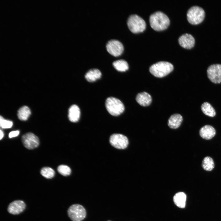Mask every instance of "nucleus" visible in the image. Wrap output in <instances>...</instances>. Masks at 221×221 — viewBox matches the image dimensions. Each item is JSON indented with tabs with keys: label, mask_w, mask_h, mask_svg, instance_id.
Instances as JSON below:
<instances>
[{
	"label": "nucleus",
	"mask_w": 221,
	"mask_h": 221,
	"mask_svg": "<svg viewBox=\"0 0 221 221\" xmlns=\"http://www.w3.org/2000/svg\"><path fill=\"white\" fill-rule=\"evenodd\" d=\"M149 21L152 28L157 31L165 29L170 24V20L168 16L159 11L154 13L150 16Z\"/></svg>",
	"instance_id": "1"
},
{
	"label": "nucleus",
	"mask_w": 221,
	"mask_h": 221,
	"mask_svg": "<svg viewBox=\"0 0 221 221\" xmlns=\"http://www.w3.org/2000/svg\"><path fill=\"white\" fill-rule=\"evenodd\" d=\"M173 69V66L171 63L166 61H160L151 66L149 70L154 76L162 78L170 73Z\"/></svg>",
	"instance_id": "2"
},
{
	"label": "nucleus",
	"mask_w": 221,
	"mask_h": 221,
	"mask_svg": "<svg viewBox=\"0 0 221 221\" xmlns=\"http://www.w3.org/2000/svg\"><path fill=\"white\" fill-rule=\"evenodd\" d=\"M105 107L108 112L114 116L121 114L125 109L122 102L118 99L113 97H110L107 99Z\"/></svg>",
	"instance_id": "3"
},
{
	"label": "nucleus",
	"mask_w": 221,
	"mask_h": 221,
	"mask_svg": "<svg viewBox=\"0 0 221 221\" xmlns=\"http://www.w3.org/2000/svg\"><path fill=\"white\" fill-rule=\"evenodd\" d=\"M205 12L201 7L195 6L190 7L187 13L188 22L193 25H197L201 23L204 20Z\"/></svg>",
	"instance_id": "4"
},
{
	"label": "nucleus",
	"mask_w": 221,
	"mask_h": 221,
	"mask_svg": "<svg viewBox=\"0 0 221 221\" xmlns=\"http://www.w3.org/2000/svg\"><path fill=\"white\" fill-rule=\"evenodd\" d=\"M127 25L130 30L134 33L143 32L146 26L144 20L136 14L131 15L129 17Z\"/></svg>",
	"instance_id": "5"
},
{
	"label": "nucleus",
	"mask_w": 221,
	"mask_h": 221,
	"mask_svg": "<svg viewBox=\"0 0 221 221\" xmlns=\"http://www.w3.org/2000/svg\"><path fill=\"white\" fill-rule=\"evenodd\" d=\"M68 214L73 221H82L86 217V212L85 208L81 205L75 204L68 208Z\"/></svg>",
	"instance_id": "6"
},
{
	"label": "nucleus",
	"mask_w": 221,
	"mask_h": 221,
	"mask_svg": "<svg viewBox=\"0 0 221 221\" xmlns=\"http://www.w3.org/2000/svg\"><path fill=\"white\" fill-rule=\"evenodd\" d=\"M207 77L209 79L215 83L221 82V64L211 65L207 70Z\"/></svg>",
	"instance_id": "7"
},
{
	"label": "nucleus",
	"mask_w": 221,
	"mask_h": 221,
	"mask_svg": "<svg viewBox=\"0 0 221 221\" xmlns=\"http://www.w3.org/2000/svg\"><path fill=\"white\" fill-rule=\"evenodd\" d=\"M109 141L112 146L119 149H125L129 144L127 138L121 134H115L112 135L110 137Z\"/></svg>",
	"instance_id": "8"
},
{
	"label": "nucleus",
	"mask_w": 221,
	"mask_h": 221,
	"mask_svg": "<svg viewBox=\"0 0 221 221\" xmlns=\"http://www.w3.org/2000/svg\"><path fill=\"white\" fill-rule=\"evenodd\" d=\"M106 48L107 51L114 56H118L122 53L124 47L122 43L116 39H111L107 43Z\"/></svg>",
	"instance_id": "9"
},
{
	"label": "nucleus",
	"mask_w": 221,
	"mask_h": 221,
	"mask_svg": "<svg viewBox=\"0 0 221 221\" xmlns=\"http://www.w3.org/2000/svg\"><path fill=\"white\" fill-rule=\"evenodd\" d=\"M22 142L24 146L28 149H33L37 147L39 145L38 137L31 133H27L21 138Z\"/></svg>",
	"instance_id": "10"
},
{
	"label": "nucleus",
	"mask_w": 221,
	"mask_h": 221,
	"mask_svg": "<svg viewBox=\"0 0 221 221\" xmlns=\"http://www.w3.org/2000/svg\"><path fill=\"white\" fill-rule=\"evenodd\" d=\"M178 42L182 47L189 49L194 47L195 40L191 34L186 33L183 34L179 37Z\"/></svg>",
	"instance_id": "11"
},
{
	"label": "nucleus",
	"mask_w": 221,
	"mask_h": 221,
	"mask_svg": "<svg viewBox=\"0 0 221 221\" xmlns=\"http://www.w3.org/2000/svg\"><path fill=\"white\" fill-rule=\"evenodd\" d=\"M25 203L21 200H16L10 203L8 207V211L13 215L18 214L23 211L25 208Z\"/></svg>",
	"instance_id": "12"
},
{
	"label": "nucleus",
	"mask_w": 221,
	"mask_h": 221,
	"mask_svg": "<svg viewBox=\"0 0 221 221\" xmlns=\"http://www.w3.org/2000/svg\"><path fill=\"white\" fill-rule=\"evenodd\" d=\"M216 134L215 128L210 125H206L202 127L200 130L199 134L203 139L209 140L213 138Z\"/></svg>",
	"instance_id": "13"
},
{
	"label": "nucleus",
	"mask_w": 221,
	"mask_h": 221,
	"mask_svg": "<svg viewBox=\"0 0 221 221\" xmlns=\"http://www.w3.org/2000/svg\"><path fill=\"white\" fill-rule=\"evenodd\" d=\"M136 100L137 102L142 106L145 107L149 105L152 102L150 95L145 92L139 93L136 96Z\"/></svg>",
	"instance_id": "14"
},
{
	"label": "nucleus",
	"mask_w": 221,
	"mask_h": 221,
	"mask_svg": "<svg viewBox=\"0 0 221 221\" xmlns=\"http://www.w3.org/2000/svg\"><path fill=\"white\" fill-rule=\"evenodd\" d=\"M80 115V110L76 105H73L69 108L68 117L70 121L72 122H76L79 120Z\"/></svg>",
	"instance_id": "15"
},
{
	"label": "nucleus",
	"mask_w": 221,
	"mask_h": 221,
	"mask_svg": "<svg viewBox=\"0 0 221 221\" xmlns=\"http://www.w3.org/2000/svg\"><path fill=\"white\" fill-rule=\"evenodd\" d=\"M182 120V117L180 114H174L169 118L168 124L171 128L176 129L180 126Z\"/></svg>",
	"instance_id": "16"
},
{
	"label": "nucleus",
	"mask_w": 221,
	"mask_h": 221,
	"mask_svg": "<svg viewBox=\"0 0 221 221\" xmlns=\"http://www.w3.org/2000/svg\"><path fill=\"white\" fill-rule=\"evenodd\" d=\"M102 76L101 72L97 68L89 70L86 74L85 77L87 81L92 82L100 79Z\"/></svg>",
	"instance_id": "17"
},
{
	"label": "nucleus",
	"mask_w": 221,
	"mask_h": 221,
	"mask_svg": "<svg viewBox=\"0 0 221 221\" xmlns=\"http://www.w3.org/2000/svg\"><path fill=\"white\" fill-rule=\"evenodd\" d=\"M186 199V194L183 192H180L176 194L173 198L175 204L178 207L184 208L185 207Z\"/></svg>",
	"instance_id": "18"
},
{
	"label": "nucleus",
	"mask_w": 221,
	"mask_h": 221,
	"mask_svg": "<svg viewBox=\"0 0 221 221\" xmlns=\"http://www.w3.org/2000/svg\"><path fill=\"white\" fill-rule=\"evenodd\" d=\"M201 110L206 115L210 117H214L216 114L215 110L208 103L205 102L201 106Z\"/></svg>",
	"instance_id": "19"
},
{
	"label": "nucleus",
	"mask_w": 221,
	"mask_h": 221,
	"mask_svg": "<svg viewBox=\"0 0 221 221\" xmlns=\"http://www.w3.org/2000/svg\"><path fill=\"white\" fill-rule=\"evenodd\" d=\"M31 113L30 109L26 106H23L18 110L17 115L20 120L26 121L28 119Z\"/></svg>",
	"instance_id": "20"
},
{
	"label": "nucleus",
	"mask_w": 221,
	"mask_h": 221,
	"mask_svg": "<svg viewBox=\"0 0 221 221\" xmlns=\"http://www.w3.org/2000/svg\"><path fill=\"white\" fill-rule=\"evenodd\" d=\"M113 65L114 67L119 72H125L129 68L128 63L125 60L122 59L114 61L113 63Z\"/></svg>",
	"instance_id": "21"
},
{
	"label": "nucleus",
	"mask_w": 221,
	"mask_h": 221,
	"mask_svg": "<svg viewBox=\"0 0 221 221\" xmlns=\"http://www.w3.org/2000/svg\"><path fill=\"white\" fill-rule=\"evenodd\" d=\"M202 166L203 169L207 171H211L214 168L213 159L210 157H205L203 159Z\"/></svg>",
	"instance_id": "22"
},
{
	"label": "nucleus",
	"mask_w": 221,
	"mask_h": 221,
	"mask_svg": "<svg viewBox=\"0 0 221 221\" xmlns=\"http://www.w3.org/2000/svg\"><path fill=\"white\" fill-rule=\"evenodd\" d=\"M41 173L47 179H51L54 176L55 172L51 168L45 167L41 169Z\"/></svg>",
	"instance_id": "23"
},
{
	"label": "nucleus",
	"mask_w": 221,
	"mask_h": 221,
	"mask_svg": "<svg viewBox=\"0 0 221 221\" xmlns=\"http://www.w3.org/2000/svg\"><path fill=\"white\" fill-rule=\"evenodd\" d=\"M58 172L64 176H67L71 173V169L68 166L64 165L59 166L57 168Z\"/></svg>",
	"instance_id": "24"
},
{
	"label": "nucleus",
	"mask_w": 221,
	"mask_h": 221,
	"mask_svg": "<svg viewBox=\"0 0 221 221\" xmlns=\"http://www.w3.org/2000/svg\"><path fill=\"white\" fill-rule=\"evenodd\" d=\"M13 124V122L10 121L5 119L2 117H0V126L3 129L10 128Z\"/></svg>",
	"instance_id": "25"
},
{
	"label": "nucleus",
	"mask_w": 221,
	"mask_h": 221,
	"mask_svg": "<svg viewBox=\"0 0 221 221\" xmlns=\"http://www.w3.org/2000/svg\"><path fill=\"white\" fill-rule=\"evenodd\" d=\"M19 134V131L18 130L13 131L10 133L9 137L10 138H12L17 136Z\"/></svg>",
	"instance_id": "26"
},
{
	"label": "nucleus",
	"mask_w": 221,
	"mask_h": 221,
	"mask_svg": "<svg viewBox=\"0 0 221 221\" xmlns=\"http://www.w3.org/2000/svg\"><path fill=\"white\" fill-rule=\"evenodd\" d=\"M0 139L1 140L3 137L4 134L3 132L1 130H0Z\"/></svg>",
	"instance_id": "27"
},
{
	"label": "nucleus",
	"mask_w": 221,
	"mask_h": 221,
	"mask_svg": "<svg viewBox=\"0 0 221 221\" xmlns=\"http://www.w3.org/2000/svg\"></svg>",
	"instance_id": "28"
}]
</instances>
